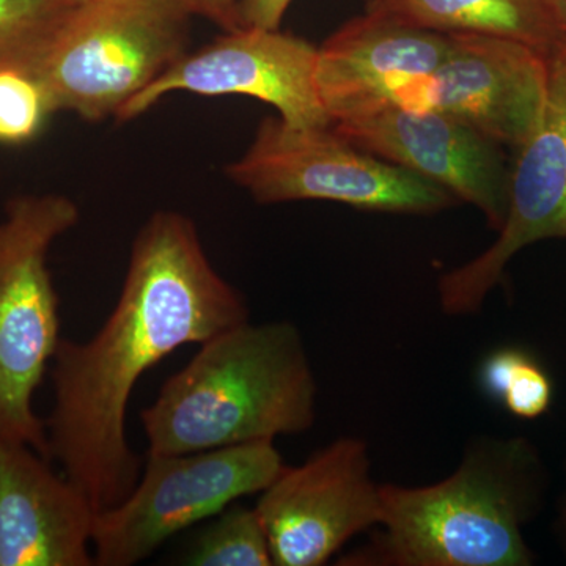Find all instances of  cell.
<instances>
[{"mask_svg": "<svg viewBox=\"0 0 566 566\" xmlns=\"http://www.w3.org/2000/svg\"><path fill=\"white\" fill-rule=\"evenodd\" d=\"M245 322L244 297L212 266L192 219L153 212L134 240L114 311L88 340L62 338L51 364L50 460L96 513L139 482L144 461L129 446L126 415L142 376L181 346Z\"/></svg>", "mask_w": 566, "mask_h": 566, "instance_id": "1", "label": "cell"}, {"mask_svg": "<svg viewBox=\"0 0 566 566\" xmlns=\"http://www.w3.org/2000/svg\"><path fill=\"white\" fill-rule=\"evenodd\" d=\"M316 381L290 322H245L200 345L142 411L148 452L181 455L311 430Z\"/></svg>", "mask_w": 566, "mask_h": 566, "instance_id": "2", "label": "cell"}, {"mask_svg": "<svg viewBox=\"0 0 566 566\" xmlns=\"http://www.w3.org/2000/svg\"><path fill=\"white\" fill-rule=\"evenodd\" d=\"M545 471L524 438L488 439L460 468L427 486L381 485V527L348 565L528 566L524 526L534 517Z\"/></svg>", "mask_w": 566, "mask_h": 566, "instance_id": "3", "label": "cell"}, {"mask_svg": "<svg viewBox=\"0 0 566 566\" xmlns=\"http://www.w3.org/2000/svg\"><path fill=\"white\" fill-rule=\"evenodd\" d=\"M192 0H93L71 7L31 71L55 112L117 117L188 52Z\"/></svg>", "mask_w": 566, "mask_h": 566, "instance_id": "4", "label": "cell"}, {"mask_svg": "<svg viewBox=\"0 0 566 566\" xmlns=\"http://www.w3.org/2000/svg\"><path fill=\"white\" fill-rule=\"evenodd\" d=\"M74 200L24 193L0 219V444H24L50 460L46 423L33 398L61 345L52 245L80 222Z\"/></svg>", "mask_w": 566, "mask_h": 566, "instance_id": "5", "label": "cell"}, {"mask_svg": "<svg viewBox=\"0 0 566 566\" xmlns=\"http://www.w3.org/2000/svg\"><path fill=\"white\" fill-rule=\"evenodd\" d=\"M226 175L256 203L326 200L365 211L433 214L458 200L434 182L354 145L331 126L260 123Z\"/></svg>", "mask_w": 566, "mask_h": 566, "instance_id": "6", "label": "cell"}, {"mask_svg": "<svg viewBox=\"0 0 566 566\" xmlns=\"http://www.w3.org/2000/svg\"><path fill=\"white\" fill-rule=\"evenodd\" d=\"M283 465L273 441L181 455L147 453L128 497L96 513L95 565L139 564L186 528L207 523L238 499L262 493Z\"/></svg>", "mask_w": 566, "mask_h": 566, "instance_id": "7", "label": "cell"}, {"mask_svg": "<svg viewBox=\"0 0 566 566\" xmlns=\"http://www.w3.org/2000/svg\"><path fill=\"white\" fill-rule=\"evenodd\" d=\"M547 65L545 107L534 132L516 148L504 223L486 251L442 275L439 303L446 314H475L517 252L566 238V35L547 54Z\"/></svg>", "mask_w": 566, "mask_h": 566, "instance_id": "8", "label": "cell"}, {"mask_svg": "<svg viewBox=\"0 0 566 566\" xmlns=\"http://www.w3.org/2000/svg\"><path fill=\"white\" fill-rule=\"evenodd\" d=\"M273 565L319 566L381 520L368 447L340 438L296 468L283 465L255 506Z\"/></svg>", "mask_w": 566, "mask_h": 566, "instance_id": "9", "label": "cell"}, {"mask_svg": "<svg viewBox=\"0 0 566 566\" xmlns=\"http://www.w3.org/2000/svg\"><path fill=\"white\" fill-rule=\"evenodd\" d=\"M318 48L281 29L226 31L196 52H186L117 114L136 120L172 93L240 95L270 104L293 126H331L315 82Z\"/></svg>", "mask_w": 566, "mask_h": 566, "instance_id": "10", "label": "cell"}, {"mask_svg": "<svg viewBox=\"0 0 566 566\" xmlns=\"http://www.w3.org/2000/svg\"><path fill=\"white\" fill-rule=\"evenodd\" d=\"M335 132L363 150L434 182L483 212L501 229L510 170L499 145L465 123L436 109L387 104L333 123Z\"/></svg>", "mask_w": 566, "mask_h": 566, "instance_id": "11", "label": "cell"}, {"mask_svg": "<svg viewBox=\"0 0 566 566\" xmlns=\"http://www.w3.org/2000/svg\"><path fill=\"white\" fill-rule=\"evenodd\" d=\"M449 36V51L424 81L417 109L444 112L499 147L520 148L545 107L547 55L499 36Z\"/></svg>", "mask_w": 566, "mask_h": 566, "instance_id": "12", "label": "cell"}, {"mask_svg": "<svg viewBox=\"0 0 566 566\" xmlns=\"http://www.w3.org/2000/svg\"><path fill=\"white\" fill-rule=\"evenodd\" d=\"M450 36L365 10L316 52L315 82L331 125L394 104L397 93L438 70Z\"/></svg>", "mask_w": 566, "mask_h": 566, "instance_id": "13", "label": "cell"}, {"mask_svg": "<svg viewBox=\"0 0 566 566\" xmlns=\"http://www.w3.org/2000/svg\"><path fill=\"white\" fill-rule=\"evenodd\" d=\"M52 461L0 444V566H92L96 510Z\"/></svg>", "mask_w": 566, "mask_h": 566, "instance_id": "14", "label": "cell"}, {"mask_svg": "<svg viewBox=\"0 0 566 566\" xmlns=\"http://www.w3.org/2000/svg\"><path fill=\"white\" fill-rule=\"evenodd\" d=\"M367 10L446 35L520 41L546 55L564 36L547 0H370Z\"/></svg>", "mask_w": 566, "mask_h": 566, "instance_id": "15", "label": "cell"}, {"mask_svg": "<svg viewBox=\"0 0 566 566\" xmlns=\"http://www.w3.org/2000/svg\"><path fill=\"white\" fill-rule=\"evenodd\" d=\"M193 566H271L270 543L255 509L234 504L210 517L181 558Z\"/></svg>", "mask_w": 566, "mask_h": 566, "instance_id": "16", "label": "cell"}, {"mask_svg": "<svg viewBox=\"0 0 566 566\" xmlns=\"http://www.w3.org/2000/svg\"><path fill=\"white\" fill-rule=\"evenodd\" d=\"M480 385L488 397L520 419L545 415L553 400L549 376L528 354L516 348L491 354L480 370Z\"/></svg>", "mask_w": 566, "mask_h": 566, "instance_id": "17", "label": "cell"}, {"mask_svg": "<svg viewBox=\"0 0 566 566\" xmlns=\"http://www.w3.org/2000/svg\"><path fill=\"white\" fill-rule=\"evenodd\" d=\"M65 11L55 0H0V70L31 69Z\"/></svg>", "mask_w": 566, "mask_h": 566, "instance_id": "18", "label": "cell"}, {"mask_svg": "<svg viewBox=\"0 0 566 566\" xmlns=\"http://www.w3.org/2000/svg\"><path fill=\"white\" fill-rule=\"evenodd\" d=\"M54 114L50 95L33 71L22 66L0 70V144H29Z\"/></svg>", "mask_w": 566, "mask_h": 566, "instance_id": "19", "label": "cell"}, {"mask_svg": "<svg viewBox=\"0 0 566 566\" xmlns=\"http://www.w3.org/2000/svg\"><path fill=\"white\" fill-rule=\"evenodd\" d=\"M293 0H237L241 28L281 29V22Z\"/></svg>", "mask_w": 566, "mask_h": 566, "instance_id": "20", "label": "cell"}, {"mask_svg": "<svg viewBox=\"0 0 566 566\" xmlns=\"http://www.w3.org/2000/svg\"><path fill=\"white\" fill-rule=\"evenodd\" d=\"M197 14L226 31L241 29L237 0H192Z\"/></svg>", "mask_w": 566, "mask_h": 566, "instance_id": "21", "label": "cell"}, {"mask_svg": "<svg viewBox=\"0 0 566 566\" xmlns=\"http://www.w3.org/2000/svg\"><path fill=\"white\" fill-rule=\"evenodd\" d=\"M558 31L566 35V0H547Z\"/></svg>", "mask_w": 566, "mask_h": 566, "instance_id": "22", "label": "cell"}, {"mask_svg": "<svg viewBox=\"0 0 566 566\" xmlns=\"http://www.w3.org/2000/svg\"><path fill=\"white\" fill-rule=\"evenodd\" d=\"M560 528H562V538H564V545H565V549H566V493H565V497H564V505H562Z\"/></svg>", "mask_w": 566, "mask_h": 566, "instance_id": "23", "label": "cell"}, {"mask_svg": "<svg viewBox=\"0 0 566 566\" xmlns=\"http://www.w3.org/2000/svg\"><path fill=\"white\" fill-rule=\"evenodd\" d=\"M55 2L61 3V6L66 7V9H71V7L82 6V3L93 2V0H55Z\"/></svg>", "mask_w": 566, "mask_h": 566, "instance_id": "24", "label": "cell"}, {"mask_svg": "<svg viewBox=\"0 0 566 566\" xmlns=\"http://www.w3.org/2000/svg\"><path fill=\"white\" fill-rule=\"evenodd\" d=\"M367 2H370V0H367Z\"/></svg>", "mask_w": 566, "mask_h": 566, "instance_id": "25", "label": "cell"}]
</instances>
